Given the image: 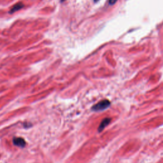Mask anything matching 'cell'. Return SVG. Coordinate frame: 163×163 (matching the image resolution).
<instances>
[{"instance_id":"1","label":"cell","mask_w":163,"mask_h":163,"mask_svg":"<svg viewBox=\"0 0 163 163\" xmlns=\"http://www.w3.org/2000/svg\"><path fill=\"white\" fill-rule=\"evenodd\" d=\"M110 102L109 100L104 99L101 101L99 103L94 104V106L92 107V110L94 112H100L107 109L110 106Z\"/></svg>"},{"instance_id":"2","label":"cell","mask_w":163,"mask_h":163,"mask_svg":"<svg viewBox=\"0 0 163 163\" xmlns=\"http://www.w3.org/2000/svg\"><path fill=\"white\" fill-rule=\"evenodd\" d=\"M13 143L15 145L21 148H24L26 145V142L24 140V139L22 138H17L15 137L13 139Z\"/></svg>"},{"instance_id":"3","label":"cell","mask_w":163,"mask_h":163,"mask_svg":"<svg viewBox=\"0 0 163 163\" xmlns=\"http://www.w3.org/2000/svg\"><path fill=\"white\" fill-rule=\"evenodd\" d=\"M110 121H111L110 118L104 119L102 121V122H101L100 125L98 127V132H99V133H100V132H102V131H103L104 128H105L108 125V124H110Z\"/></svg>"},{"instance_id":"4","label":"cell","mask_w":163,"mask_h":163,"mask_svg":"<svg viewBox=\"0 0 163 163\" xmlns=\"http://www.w3.org/2000/svg\"><path fill=\"white\" fill-rule=\"evenodd\" d=\"M23 6H24V5L22 3H18L17 4H15L12 7H11V9L10 10V14H13L15 11H17L19 10H21V9H22Z\"/></svg>"},{"instance_id":"5","label":"cell","mask_w":163,"mask_h":163,"mask_svg":"<svg viewBox=\"0 0 163 163\" xmlns=\"http://www.w3.org/2000/svg\"><path fill=\"white\" fill-rule=\"evenodd\" d=\"M118 0H109V4L110 5H113L116 3Z\"/></svg>"},{"instance_id":"6","label":"cell","mask_w":163,"mask_h":163,"mask_svg":"<svg viewBox=\"0 0 163 163\" xmlns=\"http://www.w3.org/2000/svg\"><path fill=\"white\" fill-rule=\"evenodd\" d=\"M99 1V0H94V1L95 3H97V2Z\"/></svg>"},{"instance_id":"7","label":"cell","mask_w":163,"mask_h":163,"mask_svg":"<svg viewBox=\"0 0 163 163\" xmlns=\"http://www.w3.org/2000/svg\"><path fill=\"white\" fill-rule=\"evenodd\" d=\"M64 1H66V0H61V2H63Z\"/></svg>"}]
</instances>
